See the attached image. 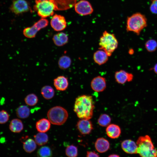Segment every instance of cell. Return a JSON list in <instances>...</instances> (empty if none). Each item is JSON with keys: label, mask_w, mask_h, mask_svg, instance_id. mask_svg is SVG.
<instances>
[{"label": "cell", "mask_w": 157, "mask_h": 157, "mask_svg": "<svg viewBox=\"0 0 157 157\" xmlns=\"http://www.w3.org/2000/svg\"><path fill=\"white\" fill-rule=\"evenodd\" d=\"M94 108L92 96L82 95L76 98L74 110L79 118L90 119L92 117Z\"/></svg>", "instance_id": "6da1fadb"}, {"label": "cell", "mask_w": 157, "mask_h": 157, "mask_svg": "<svg viewBox=\"0 0 157 157\" xmlns=\"http://www.w3.org/2000/svg\"><path fill=\"white\" fill-rule=\"evenodd\" d=\"M147 25L145 16L140 13H136L127 17L126 30L127 32H132L139 35Z\"/></svg>", "instance_id": "7a4b0ae2"}, {"label": "cell", "mask_w": 157, "mask_h": 157, "mask_svg": "<svg viewBox=\"0 0 157 157\" xmlns=\"http://www.w3.org/2000/svg\"><path fill=\"white\" fill-rule=\"evenodd\" d=\"M99 49L104 51L109 57L117 48L118 41L115 35L104 31L100 38Z\"/></svg>", "instance_id": "3957f363"}, {"label": "cell", "mask_w": 157, "mask_h": 157, "mask_svg": "<svg viewBox=\"0 0 157 157\" xmlns=\"http://www.w3.org/2000/svg\"><path fill=\"white\" fill-rule=\"evenodd\" d=\"M47 116L51 123L54 125H60L66 122L68 115L65 109L60 106H56L49 110Z\"/></svg>", "instance_id": "277c9868"}, {"label": "cell", "mask_w": 157, "mask_h": 157, "mask_svg": "<svg viewBox=\"0 0 157 157\" xmlns=\"http://www.w3.org/2000/svg\"><path fill=\"white\" fill-rule=\"evenodd\" d=\"M35 3L34 10L37 12L38 15L42 18H45L53 15L55 7L51 1L45 0L39 1L35 0Z\"/></svg>", "instance_id": "5b68a950"}, {"label": "cell", "mask_w": 157, "mask_h": 157, "mask_svg": "<svg viewBox=\"0 0 157 157\" xmlns=\"http://www.w3.org/2000/svg\"><path fill=\"white\" fill-rule=\"evenodd\" d=\"M48 23L47 19L42 18L32 26L25 28L23 31V34L27 38H34L35 36L38 32L40 29L46 27Z\"/></svg>", "instance_id": "8992f818"}, {"label": "cell", "mask_w": 157, "mask_h": 157, "mask_svg": "<svg viewBox=\"0 0 157 157\" xmlns=\"http://www.w3.org/2000/svg\"><path fill=\"white\" fill-rule=\"evenodd\" d=\"M10 9L12 13L16 15L29 11L32 12L28 3L25 0H13Z\"/></svg>", "instance_id": "52a82bcc"}, {"label": "cell", "mask_w": 157, "mask_h": 157, "mask_svg": "<svg viewBox=\"0 0 157 157\" xmlns=\"http://www.w3.org/2000/svg\"><path fill=\"white\" fill-rule=\"evenodd\" d=\"M136 143L138 146L137 154L155 148L150 137L148 135L139 137Z\"/></svg>", "instance_id": "ba28073f"}, {"label": "cell", "mask_w": 157, "mask_h": 157, "mask_svg": "<svg viewBox=\"0 0 157 157\" xmlns=\"http://www.w3.org/2000/svg\"><path fill=\"white\" fill-rule=\"evenodd\" d=\"M75 11L81 15H86L91 14L93 9L90 3L85 0H81L74 5Z\"/></svg>", "instance_id": "9c48e42d"}, {"label": "cell", "mask_w": 157, "mask_h": 157, "mask_svg": "<svg viewBox=\"0 0 157 157\" xmlns=\"http://www.w3.org/2000/svg\"><path fill=\"white\" fill-rule=\"evenodd\" d=\"M50 24L52 28L57 31L63 30L67 26L65 17L62 16L57 14L53 16L51 20Z\"/></svg>", "instance_id": "30bf717a"}, {"label": "cell", "mask_w": 157, "mask_h": 157, "mask_svg": "<svg viewBox=\"0 0 157 157\" xmlns=\"http://www.w3.org/2000/svg\"><path fill=\"white\" fill-rule=\"evenodd\" d=\"M90 119H81L77 123L76 127L82 134H89L93 129V124Z\"/></svg>", "instance_id": "8fae6325"}, {"label": "cell", "mask_w": 157, "mask_h": 157, "mask_svg": "<svg viewBox=\"0 0 157 157\" xmlns=\"http://www.w3.org/2000/svg\"><path fill=\"white\" fill-rule=\"evenodd\" d=\"M92 89L97 92L104 91L106 87V81L105 78L101 76H98L94 78L90 83Z\"/></svg>", "instance_id": "7c38bea8"}, {"label": "cell", "mask_w": 157, "mask_h": 157, "mask_svg": "<svg viewBox=\"0 0 157 157\" xmlns=\"http://www.w3.org/2000/svg\"><path fill=\"white\" fill-rule=\"evenodd\" d=\"M55 7L56 10H64L69 9L76 3L77 0H49Z\"/></svg>", "instance_id": "4fadbf2b"}, {"label": "cell", "mask_w": 157, "mask_h": 157, "mask_svg": "<svg viewBox=\"0 0 157 157\" xmlns=\"http://www.w3.org/2000/svg\"><path fill=\"white\" fill-rule=\"evenodd\" d=\"M115 78L118 83L124 84L127 82L131 81L133 79V75L123 70H120L115 72Z\"/></svg>", "instance_id": "5bb4252c"}, {"label": "cell", "mask_w": 157, "mask_h": 157, "mask_svg": "<svg viewBox=\"0 0 157 157\" xmlns=\"http://www.w3.org/2000/svg\"><path fill=\"white\" fill-rule=\"evenodd\" d=\"M121 147L126 153L129 154H137L138 146L133 140L128 139L124 140L121 143Z\"/></svg>", "instance_id": "9a60e30c"}, {"label": "cell", "mask_w": 157, "mask_h": 157, "mask_svg": "<svg viewBox=\"0 0 157 157\" xmlns=\"http://www.w3.org/2000/svg\"><path fill=\"white\" fill-rule=\"evenodd\" d=\"M109 57L104 51L99 49L94 53L93 59L96 63L99 65H101L106 63Z\"/></svg>", "instance_id": "2e32d148"}, {"label": "cell", "mask_w": 157, "mask_h": 157, "mask_svg": "<svg viewBox=\"0 0 157 157\" xmlns=\"http://www.w3.org/2000/svg\"><path fill=\"white\" fill-rule=\"evenodd\" d=\"M53 84L58 90L64 91L68 88L69 83L67 78L64 76H59L53 80Z\"/></svg>", "instance_id": "e0dca14e"}, {"label": "cell", "mask_w": 157, "mask_h": 157, "mask_svg": "<svg viewBox=\"0 0 157 157\" xmlns=\"http://www.w3.org/2000/svg\"><path fill=\"white\" fill-rule=\"evenodd\" d=\"M110 144L109 141L103 138H98L95 143V147L99 152L103 153L107 151L109 149Z\"/></svg>", "instance_id": "ac0fdd59"}, {"label": "cell", "mask_w": 157, "mask_h": 157, "mask_svg": "<svg viewBox=\"0 0 157 157\" xmlns=\"http://www.w3.org/2000/svg\"><path fill=\"white\" fill-rule=\"evenodd\" d=\"M106 132L108 136L112 139L119 137L121 133V129L119 126L115 124L109 125L106 129Z\"/></svg>", "instance_id": "d6986e66"}, {"label": "cell", "mask_w": 157, "mask_h": 157, "mask_svg": "<svg viewBox=\"0 0 157 157\" xmlns=\"http://www.w3.org/2000/svg\"><path fill=\"white\" fill-rule=\"evenodd\" d=\"M52 40L56 46L60 47L65 44L68 42V38L66 33L61 32L54 35Z\"/></svg>", "instance_id": "ffe728a7"}, {"label": "cell", "mask_w": 157, "mask_h": 157, "mask_svg": "<svg viewBox=\"0 0 157 157\" xmlns=\"http://www.w3.org/2000/svg\"><path fill=\"white\" fill-rule=\"evenodd\" d=\"M51 126V122L45 118H42L37 122L36 129L39 132L45 133L47 131Z\"/></svg>", "instance_id": "44dd1931"}, {"label": "cell", "mask_w": 157, "mask_h": 157, "mask_svg": "<svg viewBox=\"0 0 157 157\" xmlns=\"http://www.w3.org/2000/svg\"><path fill=\"white\" fill-rule=\"evenodd\" d=\"M9 129L13 133H20L23 129V124L20 119H14L11 121L9 125Z\"/></svg>", "instance_id": "7402d4cb"}, {"label": "cell", "mask_w": 157, "mask_h": 157, "mask_svg": "<svg viewBox=\"0 0 157 157\" xmlns=\"http://www.w3.org/2000/svg\"><path fill=\"white\" fill-rule=\"evenodd\" d=\"M22 142L23 148L27 153H31L34 151L36 148V143L32 139L28 138Z\"/></svg>", "instance_id": "603a6c76"}, {"label": "cell", "mask_w": 157, "mask_h": 157, "mask_svg": "<svg viewBox=\"0 0 157 157\" xmlns=\"http://www.w3.org/2000/svg\"><path fill=\"white\" fill-rule=\"evenodd\" d=\"M16 114L19 118L25 119L28 117L30 114L29 108L26 106L21 105L19 106L16 110Z\"/></svg>", "instance_id": "cb8c5ba5"}, {"label": "cell", "mask_w": 157, "mask_h": 157, "mask_svg": "<svg viewBox=\"0 0 157 157\" xmlns=\"http://www.w3.org/2000/svg\"><path fill=\"white\" fill-rule=\"evenodd\" d=\"M35 141L38 145L42 146L46 144L48 141V137L44 133L39 132L34 136Z\"/></svg>", "instance_id": "d4e9b609"}, {"label": "cell", "mask_w": 157, "mask_h": 157, "mask_svg": "<svg viewBox=\"0 0 157 157\" xmlns=\"http://www.w3.org/2000/svg\"><path fill=\"white\" fill-rule=\"evenodd\" d=\"M71 62V60L69 56L64 55L59 58L58 63L59 67L60 69H65L69 67Z\"/></svg>", "instance_id": "484cf974"}, {"label": "cell", "mask_w": 157, "mask_h": 157, "mask_svg": "<svg viewBox=\"0 0 157 157\" xmlns=\"http://www.w3.org/2000/svg\"><path fill=\"white\" fill-rule=\"evenodd\" d=\"M41 93L44 98L49 99L53 97L55 92L51 87L49 85H45L42 88Z\"/></svg>", "instance_id": "4316f807"}, {"label": "cell", "mask_w": 157, "mask_h": 157, "mask_svg": "<svg viewBox=\"0 0 157 157\" xmlns=\"http://www.w3.org/2000/svg\"><path fill=\"white\" fill-rule=\"evenodd\" d=\"M37 155L38 157H52V151L48 146H42L38 150Z\"/></svg>", "instance_id": "83f0119b"}, {"label": "cell", "mask_w": 157, "mask_h": 157, "mask_svg": "<svg viewBox=\"0 0 157 157\" xmlns=\"http://www.w3.org/2000/svg\"><path fill=\"white\" fill-rule=\"evenodd\" d=\"M111 121V118L109 115L106 114H103L99 116L97 122L100 126L106 127L110 124Z\"/></svg>", "instance_id": "f1b7e54d"}, {"label": "cell", "mask_w": 157, "mask_h": 157, "mask_svg": "<svg viewBox=\"0 0 157 157\" xmlns=\"http://www.w3.org/2000/svg\"><path fill=\"white\" fill-rule=\"evenodd\" d=\"M145 47L148 52H154L157 49V42L153 39H149L145 43Z\"/></svg>", "instance_id": "f546056e"}, {"label": "cell", "mask_w": 157, "mask_h": 157, "mask_svg": "<svg viewBox=\"0 0 157 157\" xmlns=\"http://www.w3.org/2000/svg\"><path fill=\"white\" fill-rule=\"evenodd\" d=\"M25 103L27 105L32 106L35 105L38 103V99L37 96L34 94L27 95L24 99Z\"/></svg>", "instance_id": "4dcf8cb0"}, {"label": "cell", "mask_w": 157, "mask_h": 157, "mask_svg": "<svg viewBox=\"0 0 157 157\" xmlns=\"http://www.w3.org/2000/svg\"><path fill=\"white\" fill-rule=\"evenodd\" d=\"M65 152L66 156L68 157H77L78 156L77 148L72 144L67 146Z\"/></svg>", "instance_id": "1f68e13d"}, {"label": "cell", "mask_w": 157, "mask_h": 157, "mask_svg": "<svg viewBox=\"0 0 157 157\" xmlns=\"http://www.w3.org/2000/svg\"><path fill=\"white\" fill-rule=\"evenodd\" d=\"M141 157H157V149L154 148L148 151L138 154Z\"/></svg>", "instance_id": "d6a6232c"}, {"label": "cell", "mask_w": 157, "mask_h": 157, "mask_svg": "<svg viewBox=\"0 0 157 157\" xmlns=\"http://www.w3.org/2000/svg\"><path fill=\"white\" fill-rule=\"evenodd\" d=\"M9 119L8 113L4 110L0 111V124H3L6 123Z\"/></svg>", "instance_id": "836d02e7"}, {"label": "cell", "mask_w": 157, "mask_h": 157, "mask_svg": "<svg viewBox=\"0 0 157 157\" xmlns=\"http://www.w3.org/2000/svg\"><path fill=\"white\" fill-rule=\"evenodd\" d=\"M151 12L157 16V0H151L149 7Z\"/></svg>", "instance_id": "e575fe53"}, {"label": "cell", "mask_w": 157, "mask_h": 157, "mask_svg": "<svg viewBox=\"0 0 157 157\" xmlns=\"http://www.w3.org/2000/svg\"><path fill=\"white\" fill-rule=\"evenodd\" d=\"M87 157H99V155L94 151H88L87 153Z\"/></svg>", "instance_id": "d590c367"}, {"label": "cell", "mask_w": 157, "mask_h": 157, "mask_svg": "<svg viewBox=\"0 0 157 157\" xmlns=\"http://www.w3.org/2000/svg\"><path fill=\"white\" fill-rule=\"evenodd\" d=\"M153 70L154 73L157 75V63L154 65L153 68Z\"/></svg>", "instance_id": "8d00e7d4"}, {"label": "cell", "mask_w": 157, "mask_h": 157, "mask_svg": "<svg viewBox=\"0 0 157 157\" xmlns=\"http://www.w3.org/2000/svg\"><path fill=\"white\" fill-rule=\"evenodd\" d=\"M134 53V50L132 49H129V53L130 55H132Z\"/></svg>", "instance_id": "74e56055"}, {"label": "cell", "mask_w": 157, "mask_h": 157, "mask_svg": "<svg viewBox=\"0 0 157 157\" xmlns=\"http://www.w3.org/2000/svg\"><path fill=\"white\" fill-rule=\"evenodd\" d=\"M108 157H120L117 154H112L110 155Z\"/></svg>", "instance_id": "f35d334b"}, {"label": "cell", "mask_w": 157, "mask_h": 157, "mask_svg": "<svg viewBox=\"0 0 157 157\" xmlns=\"http://www.w3.org/2000/svg\"><path fill=\"white\" fill-rule=\"evenodd\" d=\"M37 0L38 1H44V0Z\"/></svg>", "instance_id": "ab89813d"}]
</instances>
